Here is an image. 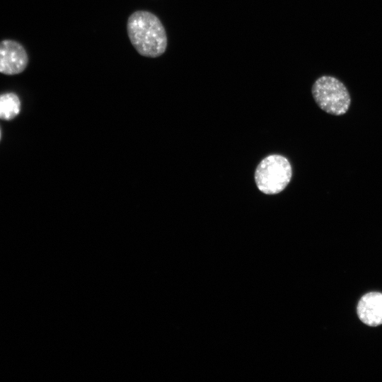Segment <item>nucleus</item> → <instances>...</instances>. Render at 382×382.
Listing matches in <instances>:
<instances>
[{
	"instance_id": "39448f33",
	"label": "nucleus",
	"mask_w": 382,
	"mask_h": 382,
	"mask_svg": "<svg viewBox=\"0 0 382 382\" xmlns=\"http://www.w3.org/2000/svg\"><path fill=\"white\" fill-rule=\"evenodd\" d=\"M357 314L368 326L382 325V293L370 291L363 295L357 305Z\"/></svg>"
},
{
	"instance_id": "7ed1b4c3",
	"label": "nucleus",
	"mask_w": 382,
	"mask_h": 382,
	"mask_svg": "<svg viewBox=\"0 0 382 382\" xmlns=\"http://www.w3.org/2000/svg\"><path fill=\"white\" fill-rule=\"evenodd\" d=\"M292 176L291 166L286 158L279 154L266 156L257 165L255 181L258 190L266 195L282 192Z\"/></svg>"
},
{
	"instance_id": "f257e3e1",
	"label": "nucleus",
	"mask_w": 382,
	"mask_h": 382,
	"mask_svg": "<svg viewBox=\"0 0 382 382\" xmlns=\"http://www.w3.org/2000/svg\"><path fill=\"white\" fill-rule=\"evenodd\" d=\"M127 31L132 45L140 55L156 58L166 52V29L153 13L144 10L132 13L127 19Z\"/></svg>"
},
{
	"instance_id": "423d86ee",
	"label": "nucleus",
	"mask_w": 382,
	"mask_h": 382,
	"mask_svg": "<svg viewBox=\"0 0 382 382\" xmlns=\"http://www.w3.org/2000/svg\"><path fill=\"white\" fill-rule=\"evenodd\" d=\"M21 103L14 93H5L0 96V119L10 120L20 112Z\"/></svg>"
},
{
	"instance_id": "20e7f679",
	"label": "nucleus",
	"mask_w": 382,
	"mask_h": 382,
	"mask_svg": "<svg viewBox=\"0 0 382 382\" xmlns=\"http://www.w3.org/2000/svg\"><path fill=\"white\" fill-rule=\"evenodd\" d=\"M28 62L27 53L21 44L10 40L0 42V73L19 74L25 69Z\"/></svg>"
},
{
	"instance_id": "f03ea898",
	"label": "nucleus",
	"mask_w": 382,
	"mask_h": 382,
	"mask_svg": "<svg viewBox=\"0 0 382 382\" xmlns=\"http://www.w3.org/2000/svg\"><path fill=\"white\" fill-rule=\"evenodd\" d=\"M318 106L325 112L340 116L346 114L351 105V96L347 86L337 78L323 75L318 78L311 88Z\"/></svg>"
},
{
	"instance_id": "0eeeda50",
	"label": "nucleus",
	"mask_w": 382,
	"mask_h": 382,
	"mask_svg": "<svg viewBox=\"0 0 382 382\" xmlns=\"http://www.w3.org/2000/svg\"><path fill=\"white\" fill-rule=\"evenodd\" d=\"M0 138H1V132H0Z\"/></svg>"
}]
</instances>
